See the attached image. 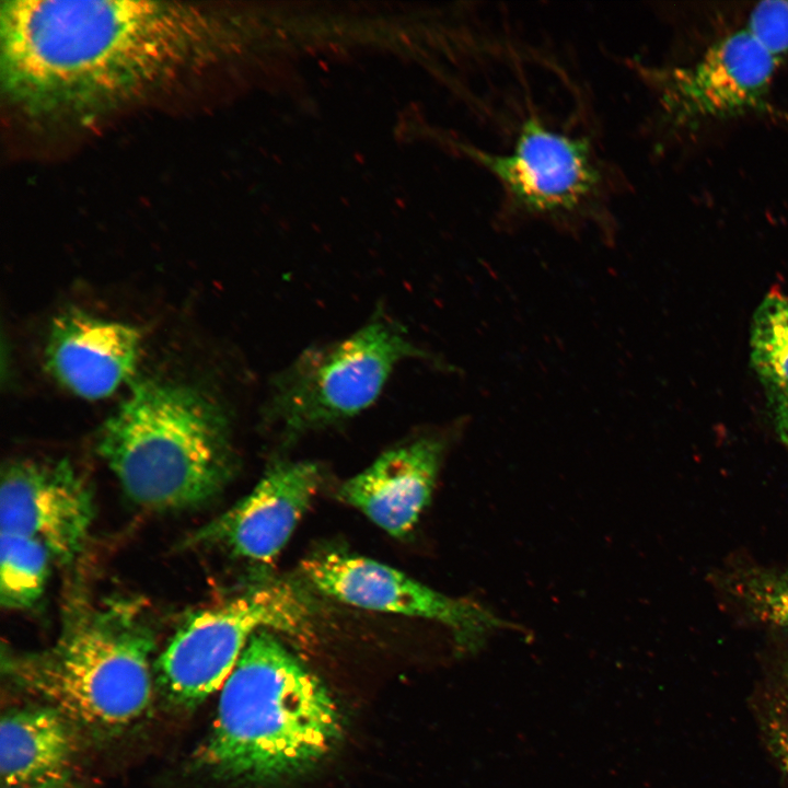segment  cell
<instances>
[{"label":"cell","instance_id":"6da1fadb","mask_svg":"<svg viewBox=\"0 0 788 788\" xmlns=\"http://www.w3.org/2000/svg\"><path fill=\"white\" fill-rule=\"evenodd\" d=\"M222 28L201 3L1 1L2 92L34 119H88L200 69Z\"/></svg>","mask_w":788,"mask_h":788},{"label":"cell","instance_id":"7a4b0ae2","mask_svg":"<svg viewBox=\"0 0 788 788\" xmlns=\"http://www.w3.org/2000/svg\"><path fill=\"white\" fill-rule=\"evenodd\" d=\"M263 629L220 688L197 765L217 777L264 783L314 765L340 734V716L322 682Z\"/></svg>","mask_w":788,"mask_h":788},{"label":"cell","instance_id":"3957f363","mask_svg":"<svg viewBox=\"0 0 788 788\" xmlns=\"http://www.w3.org/2000/svg\"><path fill=\"white\" fill-rule=\"evenodd\" d=\"M97 448L126 494L155 510L206 502L234 465L223 408L192 386L159 380L132 385Z\"/></svg>","mask_w":788,"mask_h":788},{"label":"cell","instance_id":"277c9868","mask_svg":"<svg viewBox=\"0 0 788 788\" xmlns=\"http://www.w3.org/2000/svg\"><path fill=\"white\" fill-rule=\"evenodd\" d=\"M154 639L140 610L124 601L79 607L55 644L8 659L20 687L71 722L116 730L139 719L152 698Z\"/></svg>","mask_w":788,"mask_h":788},{"label":"cell","instance_id":"5b68a950","mask_svg":"<svg viewBox=\"0 0 788 788\" xmlns=\"http://www.w3.org/2000/svg\"><path fill=\"white\" fill-rule=\"evenodd\" d=\"M436 357L403 326L375 314L351 335L304 350L271 379L264 418L287 437L347 420L368 408L403 360Z\"/></svg>","mask_w":788,"mask_h":788},{"label":"cell","instance_id":"8992f818","mask_svg":"<svg viewBox=\"0 0 788 788\" xmlns=\"http://www.w3.org/2000/svg\"><path fill=\"white\" fill-rule=\"evenodd\" d=\"M471 154L500 184L514 223L542 220L569 231L592 221L605 239L612 237L600 209L605 172L587 137L556 130L531 115L509 151L471 149Z\"/></svg>","mask_w":788,"mask_h":788},{"label":"cell","instance_id":"52a82bcc","mask_svg":"<svg viewBox=\"0 0 788 788\" xmlns=\"http://www.w3.org/2000/svg\"><path fill=\"white\" fill-rule=\"evenodd\" d=\"M309 625L306 603L287 583L257 588L194 612L155 662L160 687L175 705L192 707L222 687L257 631L300 635Z\"/></svg>","mask_w":788,"mask_h":788},{"label":"cell","instance_id":"ba28073f","mask_svg":"<svg viewBox=\"0 0 788 788\" xmlns=\"http://www.w3.org/2000/svg\"><path fill=\"white\" fill-rule=\"evenodd\" d=\"M779 65L744 30L714 42L692 63L647 70L663 121L693 128L753 113H772Z\"/></svg>","mask_w":788,"mask_h":788},{"label":"cell","instance_id":"9c48e42d","mask_svg":"<svg viewBox=\"0 0 788 788\" xmlns=\"http://www.w3.org/2000/svg\"><path fill=\"white\" fill-rule=\"evenodd\" d=\"M302 571L318 591L343 603L440 623L464 650L480 649L490 634L508 626L473 600L442 594L367 557L317 554L302 561Z\"/></svg>","mask_w":788,"mask_h":788},{"label":"cell","instance_id":"30bf717a","mask_svg":"<svg viewBox=\"0 0 788 788\" xmlns=\"http://www.w3.org/2000/svg\"><path fill=\"white\" fill-rule=\"evenodd\" d=\"M93 518L91 491L69 462L21 460L2 471L1 532L40 541L61 565L82 553Z\"/></svg>","mask_w":788,"mask_h":788},{"label":"cell","instance_id":"8fae6325","mask_svg":"<svg viewBox=\"0 0 788 788\" xmlns=\"http://www.w3.org/2000/svg\"><path fill=\"white\" fill-rule=\"evenodd\" d=\"M321 483L322 472L315 463L278 462L250 494L196 533L194 542L270 565L312 503Z\"/></svg>","mask_w":788,"mask_h":788},{"label":"cell","instance_id":"7c38bea8","mask_svg":"<svg viewBox=\"0 0 788 788\" xmlns=\"http://www.w3.org/2000/svg\"><path fill=\"white\" fill-rule=\"evenodd\" d=\"M448 434L413 439L382 453L338 489V498L396 538L412 533L429 505Z\"/></svg>","mask_w":788,"mask_h":788},{"label":"cell","instance_id":"4fadbf2b","mask_svg":"<svg viewBox=\"0 0 788 788\" xmlns=\"http://www.w3.org/2000/svg\"><path fill=\"white\" fill-rule=\"evenodd\" d=\"M140 350L141 335L134 326L71 309L51 323L45 362L71 393L100 399L134 374Z\"/></svg>","mask_w":788,"mask_h":788},{"label":"cell","instance_id":"5bb4252c","mask_svg":"<svg viewBox=\"0 0 788 788\" xmlns=\"http://www.w3.org/2000/svg\"><path fill=\"white\" fill-rule=\"evenodd\" d=\"M71 721L51 706L8 711L0 723V773L9 788L61 783L74 753Z\"/></svg>","mask_w":788,"mask_h":788},{"label":"cell","instance_id":"9a60e30c","mask_svg":"<svg viewBox=\"0 0 788 788\" xmlns=\"http://www.w3.org/2000/svg\"><path fill=\"white\" fill-rule=\"evenodd\" d=\"M751 362L765 392L774 431L788 448V297L768 293L753 315Z\"/></svg>","mask_w":788,"mask_h":788},{"label":"cell","instance_id":"2e32d148","mask_svg":"<svg viewBox=\"0 0 788 788\" xmlns=\"http://www.w3.org/2000/svg\"><path fill=\"white\" fill-rule=\"evenodd\" d=\"M720 594L750 622L788 634V567L737 563L715 576Z\"/></svg>","mask_w":788,"mask_h":788},{"label":"cell","instance_id":"e0dca14e","mask_svg":"<svg viewBox=\"0 0 788 788\" xmlns=\"http://www.w3.org/2000/svg\"><path fill=\"white\" fill-rule=\"evenodd\" d=\"M0 602L8 610H26L42 598L51 557L38 540L2 533L0 541Z\"/></svg>","mask_w":788,"mask_h":788},{"label":"cell","instance_id":"ac0fdd59","mask_svg":"<svg viewBox=\"0 0 788 788\" xmlns=\"http://www.w3.org/2000/svg\"><path fill=\"white\" fill-rule=\"evenodd\" d=\"M744 30L778 65L788 61V0L758 2L750 11Z\"/></svg>","mask_w":788,"mask_h":788},{"label":"cell","instance_id":"d6986e66","mask_svg":"<svg viewBox=\"0 0 788 788\" xmlns=\"http://www.w3.org/2000/svg\"><path fill=\"white\" fill-rule=\"evenodd\" d=\"M769 744L780 766L788 765V654L779 662L766 711Z\"/></svg>","mask_w":788,"mask_h":788},{"label":"cell","instance_id":"ffe728a7","mask_svg":"<svg viewBox=\"0 0 788 788\" xmlns=\"http://www.w3.org/2000/svg\"><path fill=\"white\" fill-rule=\"evenodd\" d=\"M20 788H66L61 785V783H50V784H40V785H33V786H26V787H20Z\"/></svg>","mask_w":788,"mask_h":788},{"label":"cell","instance_id":"44dd1931","mask_svg":"<svg viewBox=\"0 0 788 788\" xmlns=\"http://www.w3.org/2000/svg\"><path fill=\"white\" fill-rule=\"evenodd\" d=\"M781 768H783V770L785 772V774L787 775V778H788V765H783Z\"/></svg>","mask_w":788,"mask_h":788}]
</instances>
